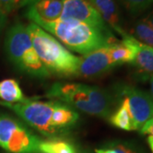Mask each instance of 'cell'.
Wrapping results in <instances>:
<instances>
[{"instance_id": "obj_1", "label": "cell", "mask_w": 153, "mask_h": 153, "mask_svg": "<svg viewBox=\"0 0 153 153\" xmlns=\"http://www.w3.org/2000/svg\"><path fill=\"white\" fill-rule=\"evenodd\" d=\"M12 110L22 121L40 133L50 138H63L79 120V114L74 108L58 100L41 101L26 99L21 103L0 102Z\"/></svg>"}, {"instance_id": "obj_2", "label": "cell", "mask_w": 153, "mask_h": 153, "mask_svg": "<svg viewBox=\"0 0 153 153\" xmlns=\"http://www.w3.org/2000/svg\"><path fill=\"white\" fill-rule=\"evenodd\" d=\"M46 96L105 119L109 118L117 104L112 91L77 82H55L49 88Z\"/></svg>"}, {"instance_id": "obj_3", "label": "cell", "mask_w": 153, "mask_h": 153, "mask_svg": "<svg viewBox=\"0 0 153 153\" xmlns=\"http://www.w3.org/2000/svg\"><path fill=\"white\" fill-rule=\"evenodd\" d=\"M34 24L53 34L67 49L82 55L118 41L114 35H108L92 26L73 19H59L55 22L37 21Z\"/></svg>"}, {"instance_id": "obj_4", "label": "cell", "mask_w": 153, "mask_h": 153, "mask_svg": "<svg viewBox=\"0 0 153 153\" xmlns=\"http://www.w3.org/2000/svg\"><path fill=\"white\" fill-rule=\"evenodd\" d=\"M27 27L38 58L51 75L76 76L80 57L71 53L59 40L38 25L32 22Z\"/></svg>"}, {"instance_id": "obj_5", "label": "cell", "mask_w": 153, "mask_h": 153, "mask_svg": "<svg viewBox=\"0 0 153 153\" xmlns=\"http://www.w3.org/2000/svg\"><path fill=\"white\" fill-rule=\"evenodd\" d=\"M4 49L8 59L17 70L37 78L51 76L38 58L25 24L18 22L8 30Z\"/></svg>"}, {"instance_id": "obj_6", "label": "cell", "mask_w": 153, "mask_h": 153, "mask_svg": "<svg viewBox=\"0 0 153 153\" xmlns=\"http://www.w3.org/2000/svg\"><path fill=\"white\" fill-rule=\"evenodd\" d=\"M39 141L22 121L0 111V147L8 153H38Z\"/></svg>"}, {"instance_id": "obj_7", "label": "cell", "mask_w": 153, "mask_h": 153, "mask_svg": "<svg viewBox=\"0 0 153 153\" xmlns=\"http://www.w3.org/2000/svg\"><path fill=\"white\" fill-rule=\"evenodd\" d=\"M117 101L123 100L128 105L134 126L140 130L145 123L153 117V98L145 90L128 84H117L112 89Z\"/></svg>"}, {"instance_id": "obj_8", "label": "cell", "mask_w": 153, "mask_h": 153, "mask_svg": "<svg viewBox=\"0 0 153 153\" xmlns=\"http://www.w3.org/2000/svg\"><path fill=\"white\" fill-rule=\"evenodd\" d=\"M63 9L60 19H73L84 22L108 35L111 30L103 21L89 0H62Z\"/></svg>"}, {"instance_id": "obj_9", "label": "cell", "mask_w": 153, "mask_h": 153, "mask_svg": "<svg viewBox=\"0 0 153 153\" xmlns=\"http://www.w3.org/2000/svg\"><path fill=\"white\" fill-rule=\"evenodd\" d=\"M110 45L95 49L80 57L76 76L93 78L102 76L113 69L116 66L110 55Z\"/></svg>"}, {"instance_id": "obj_10", "label": "cell", "mask_w": 153, "mask_h": 153, "mask_svg": "<svg viewBox=\"0 0 153 153\" xmlns=\"http://www.w3.org/2000/svg\"><path fill=\"white\" fill-rule=\"evenodd\" d=\"M62 0H36L27 6L26 16L34 23L37 21L55 22L61 16Z\"/></svg>"}, {"instance_id": "obj_11", "label": "cell", "mask_w": 153, "mask_h": 153, "mask_svg": "<svg viewBox=\"0 0 153 153\" xmlns=\"http://www.w3.org/2000/svg\"><path fill=\"white\" fill-rule=\"evenodd\" d=\"M132 77L137 82L150 81L153 76V52L149 46L140 42L135 58L131 63Z\"/></svg>"}, {"instance_id": "obj_12", "label": "cell", "mask_w": 153, "mask_h": 153, "mask_svg": "<svg viewBox=\"0 0 153 153\" xmlns=\"http://www.w3.org/2000/svg\"><path fill=\"white\" fill-rule=\"evenodd\" d=\"M98 11L103 21L109 27L110 29L114 30L122 38L128 33L122 26L120 15L115 0H89Z\"/></svg>"}, {"instance_id": "obj_13", "label": "cell", "mask_w": 153, "mask_h": 153, "mask_svg": "<svg viewBox=\"0 0 153 153\" xmlns=\"http://www.w3.org/2000/svg\"><path fill=\"white\" fill-rule=\"evenodd\" d=\"M117 107L109 117V122L111 125L125 131L134 130V126L131 115L128 109V105L123 100H117Z\"/></svg>"}, {"instance_id": "obj_14", "label": "cell", "mask_w": 153, "mask_h": 153, "mask_svg": "<svg viewBox=\"0 0 153 153\" xmlns=\"http://www.w3.org/2000/svg\"><path fill=\"white\" fill-rule=\"evenodd\" d=\"M76 146L63 138L40 140L38 153H76Z\"/></svg>"}, {"instance_id": "obj_15", "label": "cell", "mask_w": 153, "mask_h": 153, "mask_svg": "<svg viewBox=\"0 0 153 153\" xmlns=\"http://www.w3.org/2000/svg\"><path fill=\"white\" fill-rule=\"evenodd\" d=\"M0 98L6 103H21L26 97L22 92L19 82L15 79H4L0 82Z\"/></svg>"}, {"instance_id": "obj_16", "label": "cell", "mask_w": 153, "mask_h": 153, "mask_svg": "<svg viewBox=\"0 0 153 153\" xmlns=\"http://www.w3.org/2000/svg\"><path fill=\"white\" fill-rule=\"evenodd\" d=\"M132 35L143 44L153 48V28H152L142 20L138 21L133 27Z\"/></svg>"}, {"instance_id": "obj_17", "label": "cell", "mask_w": 153, "mask_h": 153, "mask_svg": "<svg viewBox=\"0 0 153 153\" xmlns=\"http://www.w3.org/2000/svg\"><path fill=\"white\" fill-rule=\"evenodd\" d=\"M125 9L132 15L142 13L153 4V0H119Z\"/></svg>"}, {"instance_id": "obj_18", "label": "cell", "mask_w": 153, "mask_h": 153, "mask_svg": "<svg viewBox=\"0 0 153 153\" xmlns=\"http://www.w3.org/2000/svg\"><path fill=\"white\" fill-rule=\"evenodd\" d=\"M111 142L118 153H145L142 148L131 141L113 140Z\"/></svg>"}, {"instance_id": "obj_19", "label": "cell", "mask_w": 153, "mask_h": 153, "mask_svg": "<svg viewBox=\"0 0 153 153\" xmlns=\"http://www.w3.org/2000/svg\"><path fill=\"white\" fill-rule=\"evenodd\" d=\"M23 0H0V8L5 14L20 8Z\"/></svg>"}, {"instance_id": "obj_20", "label": "cell", "mask_w": 153, "mask_h": 153, "mask_svg": "<svg viewBox=\"0 0 153 153\" xmlns=\"http://www.w3.org/2000/svg\"><path fill=\"white\" fill-rule=\"evenodd\" d=\"M140 131L142 134H149L153 136V117L145 123V125L140 128Z\"/></svg>"}, {"instance_id": "obj_21", "label": "cell", "mask_w": 153, "mask_h": 153, "mask_svg": "<svg viewBox=\"0 0 153 153\" xmlns=\"http://www.w3.org/2000/svg\"><path fill=\"white\" fill-rule=\"evenodd\" d=\"M6 22H7V17H6V14L2 10V9L0 8V34L2 33L4 27H5Z\"/></svg>"}, {"instance_id": "obj_22", "label": "cell", "mask_w": 153, "mask_h": 153, "mask_svg": "<svg viewBox=\"0 0 153 153\" xmlns=\"http://www.w3.org/2000/svg\"><path fill=\"white\" fill-rule=\"evenodd\" d=\"M143 22H146L147 25H149L152 28H153V11H152L150 14H148L142 20Z\"/></svg>"}, {"instance_id": "obj_23", "label": "cell", "mask_w": 153, "mask_h": 153, "mask_svg": "<svg viewBox=\"0 0 153 153\" xmlns=\"http://www.w3.org/2000/svg\"><path fill=\"white\" fill-rule=\"evenodd\" d=\"M147 141L148 144H149V146H150V148H151V150H152V152L153 153V136L149 135L147 138Z\"/></svg>"}, {"instance_id": "obj_24", "label": "cell", "mask_w": 153, "mask_h": 153, "mask_svg": "<svg viewBox=\"0 0 153 153\" xmlns=\"http://www.w3.org/2000/svg\"><path fill=\"white\" fill-rule=\"evenodd\" d=\"M150 84H151V95L153 98V76L150 79Z\"/></svg>"}, {"instance_id": "obj_25", "label": "cell", "mask_w": 153, "mask_h": 153, "mask_svg": "<svg viewBox=\"0 0 153 153\" xmlns=\"http://www.w3.org/2000/svg\"><path fill=\"white\" fill-rule=\"evenodd\" d=\"M150 48H151V47H150ZM151 49H152V51L153 52V48H151Z\"/></svg>"}, {"instance_id": "obj_26", "label": "cell", "mask_w": 153, "mask_h": 153, "mask_svg": "<svg viewBox=\"0 0 153 153\" xmlns=\"http://www.w3.org/2000/svg\"><path fill=\"white\" fill-rule=\"evenodd\" d=\"M76 153H77V152H76Z\"/></svg>"}, {"instance_id": "obj_27", "label": "cell", "mask_w": 153, "mask_h": 153, "mask_svg": "<svg viewBox=\"0 0 153 153\" xmlns=\"http://www.w3.org/2000/svg\"><path fill=\"white\" fill-rule=\"evenodd\" d=\"M7 153H8V152H7Z\"/></svg>"}]
</instances>
